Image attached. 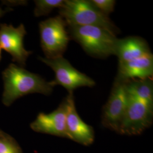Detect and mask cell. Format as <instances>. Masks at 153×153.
Returning <instances> with one entry per match:
<instances>
[{"instance_id":"cell-9","label":"cell","mask_w":153,"mask_h":153,"mask_svg":"<svg viewBox=\"0 0 153 153\" xmlns=\"http://www.w3.org/2000/svg\"><path fill=\"white\" fill-rule=\"evenodd\" d=\"M68 100L67 97L58 108L49 114L40 113L30 126L34 131L68 138L66 119Z\"/></svg>"},{"instance_id":"cell-12","label":"cell","mask_w":153,"mask_h":153,"mask_svg":"<svg viewBox=\"0 0 153 153\" xmlns=\"http://www.w3.org/2000/svg\"><path fill=\"white\" fill-rule=\"evenodd\" d=\"M152 53L147 42L139 36L118 39L115 55L119 62H125Z\"/></svg>"},{"instance_id":"cell-16","label":"cell","mask_w":153,"mask_h":153,"mask_svg":"<svg viewBox=\"0 0 153 153\" xmlns=\"http://www.w3.org/2000/svg\"><path fill=\"white\" fill-rule=\"evenodd\" d=\"M0 153H21L13 143L5 139H0Z\"/></svg>"},{"instance_id":"cell-15","label":"cell","mask_w":153,"mask_h":153,"mask_svg":"<svg viewBox=\"0 0 153 153\" xmlns=\"http://www.w3.org/2000/svg\"><path fill=\"white\" fill-rule=\"evenodd\" d=\"M90 1L98 10L107 16L115 10L116 1L114 0H90Z\"/></svg>"},{"instance_id":"cell-10","label":"cell","mask_w":153,"mask_h":153,"mask_svg":"<svg viewBox=\"0 0 153 153\" xmlns=\"http://www.w3.org/2000/svg\"><path fill=\"white\" fill-rule=\"evenodd\" d=\"M66 127L68 138L85 146L93 143L95 133L91 126L82 120L77 113L73 93H69Z\"/></svg>"},{"instance_id":"cell-14","label":"cell","mask_w":153,"mask_h":153,"mask_svg":"<svg viewBox=\"0 0 153 153\" xmlns=\"http://www.w3.org/2000/svg\"><path fill=\"white\" fill-rule=\"evenodd\" d=\"M34 2V16L39 17L49 14L56 8L59 9L64 5L65 0H36Z\"/></svg>"},{"instance_id":"cell-11","label":"cell","mask_w":153,"mask_h":153,"mask_svg":"<svg viewBox=\"0 0 153 153\" xmlns=\"http://www.w3.org/2000/svg\"><path fill=\"white\" fill-rule=\"evenodd\" d=\"M153 55L152 53L125 62H119L116 78L123 81L135 79L152 78Z\"/></svg>"},{"instance_id":"cell-17","label":"cell","mask_w":153,"mask_h":153,"mask_svg":"<svg viewBox=\"0 0 153 153\" xmlns=\"http://www.w3.org/2000/svg\"><path fill=\"white\" fill-rule=\"evenodd\" d=\"M5 11H5V10H2V9L0 7V18L5 13Z\"/></svg>"},{"instance_id":"cell-5","label":"cell","mask_w":153,"mask_h":153,"mask_svg":"<svg viewBox=\"0 0 153 153\" xmlns=\"http://www.w3.org/2000/svg\"><path fill=\"white\" fill-rule=\"evenodd\" d=\"M153 120V105L129 96L117 133L126 136L140 135L152 126Z\"/></svg>"},{"instance_id":"cell-4","label":"cell","mask_w":153,"mask_h":153,"mask_svg":"<svg viewBox=\"0 0 153 153\" xmlns=\"http://www.w3.org/2000/svg\"><path fill=\"white\" fill-rule=\"evenodd\" d=\"M67 27L66 22L60 16L49 18L39 23L40 43L45 58L63 57L71 39Z\"/></svg>"},{"instance_id":"cell-6","label":"cell","mask_w":153,"mask_h":153,"mask_svg":"<svg viewBox=\"0 0 153 153\" xmlns=\"http://www.w3.org/2000/svg\"><path fill=\"white\" fill-rule=\"evenodd\" d=\"M39 59L54 71L55 79L52 81L53 85L64 87L69 93H73L78 88H93L96 85L92 78L76 70L64 57L52 59L39 57Z\"/></svg>"},{"instance_id":"cell-18","label":"cell","mask_w":153,"mask_h":153,"mask_svg":"<svg viewBox=\"0 0 153 153\" xmlns=\"http://www.w3.org/2000/svg\"><path fill=\"white\" fill-rule=\"evenodd\" d=\"M1 51H2V50L0 48V61H1Z\"/></svg>"},{"instance_id":"cell-7","label":"cell","mask_w":153,"mask_h":153,"mask_svg":"<svg viewBox=\"0 0 153 153\" xmlns=\"http://www.w3.org/2000/svg\"><path fill=\"white\" fill-rule=\"evenodd\" d=\"M128 100L129 95L126 90V81L115 78L109 98L102 110L101 122L103 126L117 132Z\"/></svg>"},{"instance_id":"cell-3","label":"cell","mask_w":153,"mask_h":153,"mask_svg":"<svg viewBox=\"0 0 153 153\" xmlns=\"http://www.w3.org/2000/svg\"><path fill=\"white\" fill-rule=\"evenodd\" d=\"M68 26H95L104 28L116 36L120 31L109 16L98 10L90 1L65 0L59 9Z\"/></svg>"},{"instance_id":"cell-1","label":"cell","mask_w":153,"mask_h":153,"mask_svg":"<svg viewBox=\"0 0 153 153\" xmlns=\"http://www.w3.org/2000/svg\"><path fill=\"white\" fill-rule=\"evenodd\" d=\"M4 81L3 103L9 106L17 99L26 95L39 93L48 95L55 87L38 74L25 69L22 66L10 64L2 72Z\"/></svg>"},{"instance_id":"cell-8","label":"cell","mask_w":153,"mask_h":153,"mask_svg":"<svg viewBox=\"0 0 153 153\" xmlns=\"http://www.w3.org/2000/svg\"><path fill=\"white\" fill-rule=\"evenodd\" d=\"M26 33L23 24L17 27L6 23L0 25V48L11 55L13 61L22 67L26 65L28 57L33 53L24 47L23 40Z\"/></svg>"},{"instance_id":"cell-13","label":"cell","mask_w":153,"mask_h":153,"mask_svg":"<svg viewBox=\"0 0 153 153\" xmlns=\"http://www.w3.org/2000/svg\"><path fill=\"white\" fill-rule=\"evenodd\" d=\"M126 88L129 97L153 105L152 78L135 79L126 81Z\"/></svg>"},{"instance_id":"cell-2","label":"cell","mask_w":153,"mask_h":153,"mask_svg":"<svg viewBox=\"0 0 153 153\" xmlns=\"http://www.w3.org/2000/svg\"><path fill=\"white\" fill-rule=\"evenodd\" d=\"M71 39L82 47L88 55L105 59L115 55L118 38L104 28L95 26H68Z\"/></svg>"}]
</instances>
